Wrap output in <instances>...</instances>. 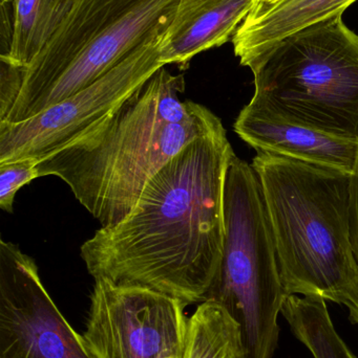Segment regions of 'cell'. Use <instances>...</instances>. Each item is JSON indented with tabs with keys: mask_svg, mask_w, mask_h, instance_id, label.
Returning <instances> with one entry per match:
<instances>
[{
	"mask_svg": "<svg viewBox=\"0 0 358 358\" xmlns=\"http://www.w3.org/2000/svg\"><path fill=\"white\" fill-rule=\"evenodd\" d=\"M235 153L222 122L151 179L132 212L80 248L95 280L149 288L201 304L224 250V193Z\"/></svg>",
	"mask_w": 358,
	"mask_h": 358,
	"instance_id": "obj_1",
	"label": "cell"
},
{
	"mask_svg": "<svg viewBox=\"0 0 358 358\" xmlns=\"http://www.w3.org/2000/svg\"><path fill=\"white\" fill-rule=\"evenodd\" d=\"M184 90V76L161 67L109 117L40 159L39 178L64 181L101 227L119 223L170 159L222 122L203 105L181 101Z\"/></svg>",
	"mask_w": 358,
	"mask_h": 358,
	"instance_id": "obj_2",
	"label": "cell"
},
{
	"mask_svg": "<svg viewBox=\"0 0 358 358\" xmlns=\"http://www.w3.org/2000/svg\"><path fill=\"white\" fill-rule=\"evenodd\" d=\"M256 170L286 294L346 305L358 279L350 229V174L258 152Z\"/></svg>",
	"mask_w": 358,
	"mask_h": 358,
	"instance_id": "obj_3",
	"label": "cell"
},
{
	"mask_svg": "<svg viewBox=\"0 0 358 358\" xmlns=\"http://www.w3.org/2000/svg\"><path fill=\"white\" fill-rule=\"evenodd\" d=\"M343 15L288 36L252 66V104L358 141V35Z\"/></svg>",
	"mask_w": 358,
	"mask_h": 358,
	"instance_id": "obj_4",
	"label": "cell"
},
{
	"mask_svg": "<svg viewBox=\"0 0 358 358\" xmlns=\"http://www.w3.org/2000/svg\"><path fill=\"white\" fill-rule=\"evenodd\" d=\"M224 220L222 262L207 301L239 324L243 358H273L286 294L260 178L237 155L227 171Z\"/></svg>",
	"mask_w": 358,
	"mask_h": 358,
	"instance_id": "obj_5",
	"label": "cell"
},
{
	"mask_svg": "<svg viewBox=\"0 0 358 358\" xmlns=\"http://www.w3.org/2000/svg\"><path fill=\"white\" fill-rule=\"evenodd\" d=\"M165 31L149 38L117 66L77 94L25 121L0 122V164L22 159L40 161L119 108L164 66L160 60V44Z\"/></svg>",
	"mask_w": 358,
	"mask_h": 358,
	"instance_id": "obj_6",
	"label": "cell"
},
{
	"mask_svg": "<svg viewBox=\"0 0 358 358\" xmlns=\"http://www.w3.org/2000/svg\"><path fill=\"white\" fill-rule=\"evenodd\" d=\"M186 306L142 286L95 280L81 338L94 358H183Z\"/></svg>",
	"mask_w": 358,
	"mask_h": 358,
	"instance_id": "obj_7",
	"label": "cell"
},
{
	"mask_svg": "<svg viewBox=\"0 0 358 358\" xmlns=\"http://www.w3.org/2000/svg\"><path fill=\"white\" fill-rule=\"evenodd\" d=\"M0 358H94L46 292L35 261L0 242Z\"/></svg>",
	"mask_w": 358,
	"mask_h": 358,
	"instance_id": "obj_8",
	"label": "cell"
},
{
	"mask_svg": "<svg viewBox=\"0 0 358 358\" xmlns=\"http://www.w3.org/2000/svg\"><path fill=\"white\" fill-rule=\"evenodd\" d=\"M135 1L136 0H76L71 12L48 44L22 69L16 101L0 122L18 123L32 117L40 99L82 50Z\"/></svg>",
	"mask_w": 358,
	"mask_h": 358,
	"instance_id": "obj_9",
	"label": "cell"
},
{
	"mask_svg": "<svg viewBox=\"0 0 358 358\" xmlns=\"http://www.w3.org/2000/svg\"><path fill=\"white\" fill-rule=\"evenodd\" d=\"M233 129L256 152L280 155L347 174L352 173L357 164L358 141L288 121L250 102L240 111Z\"/></svg>",
	"mask_w": 358,
	"mask_h": 358,
	"instance_id": "obj_10",
	"label": "cell"
},
{
	"mask_svg": "<svg viewBox=\"0 0 358 358\" xmlns=\"http://www.w3.org/2000/svg\"><path fill=\"white\" fill-rule=\"evenodd\" d=\"M256 0H179L160 44L164 66L186 69L193 57L233 39Z\"/></svg>",
	"mask_w": 358,
	"mask_h": 358,
	"instance_id": "obj_11",
	"label": "cell"
},
{
	"mask_svg": "<svg viewBox=\"0 0 358 358\" xmlns=\"http://www.w3.org/2000/svg\"><path fill=\"white\" fill-rule=\"evenodd\" d=\"M357 0H273L256 3L233 38L235 55L250 67L282 40L343 15Z\"/></svg>",
	"mask_w": 358,
	"mask_h": 358,
	"instance_id": "obj_12",
	"label": "cell"
},
{
	"mask_svg": "<svg viewBox=\"0 0 358 358\" xmlns=\"http://www.w3.org/2000/svg\"><path fill=\"white\" fill-rule=\"evenodd\" d=\"M76 0H13V38L2 62L25 69L48 44Z\"/></svg>",
	"mask_w": 358,
	"mask_h": 358,
	"instance_id": "obj_13",
	"label": "cell"
},
{
	"mask_svg": "<svg viewBox=\"0 0 358 358\" xmlns=\"http://www.w3.org/2000/svg\"><path fill=\"white\" fill-rule=\"evenodd\" d=\"M282 315L313 358H357L336 330L323 299L287 294Z\"/></svg>",
	"mask_w": 358,
	"mask_h": 358,
	"instance_id": "obj_14",
	"label": "cell"
},
{
	"mask_svg": "<svg viewBox=\"0 0 358 358\" xmlns=\"http://www.w3.org/2000/svg\"><path fill=\"white\" fill-rule=\"evenodd\" d=\"M183 358H243L239 324L222 305L205 301L189 317Z\"/></svg>",
	"mask_w": 358,
	"mask_h": 358,
	"instance_id": "obj_15",
	"label": "cell"
},
{
	"mask_svg": "<svg viewBox=\"0 0 358 358\" xmlns=\"http://www.w3.org/2000/svg\"><path fill=\"white\" fill-rule=\"evenodd\" d=\"M36 159H22L0 164V208L6 213H13L15 196L17 192L39 178Z\"/></svg>",
	"mask_w": 358,
	"mask_h": 358,
	"instance_id": "obj_16",
	"label": "cell"
},
{
	"mask_svg": "<svg viewBox=\"0 0 358 358\" xmlns=\"http://www.w3.org/2000/svg\"><path fill=\"white\" fill-rule=\"evenodd\" d=\"M350 229L353 250L358 262V155L354 170L350 174Z\"/></svg>",
	"mask_w": 358,
	"mask_h": 358,
	"instance_id": "obj_17",
	"label": "cell"
},
{
	"mask_svg": "<svg viewBox=\"0 0 358 358\" xmlns=\"http://www.w3.org/2000/svg\"><path fill=\"white\" fill-rule=\"evenodd\" d=\"M345 306L349 309V317H350L351 321L358 325V279L354 294H353L352 298L346 303Z\"/></svg>",
	"mask_w": 358,
	"mask_h": 358,
	"instance_id": "obj_18",
	"label": "cell"
},
{
	"mask_svg": "<svg viewBox=\"0 0 358 358\" xmlns=\"http://www.w3.org/2000/svg\"><path fill=\"white\" fill-rule=\"evenodd\" d=\"M273 0H256V3H266V2H270Z\"/></svg>",
	"mask_w": 358,
	"mask_h": 358,
	"instance_id": "obj_19",
	"label": "cell"
}]
</instances>
